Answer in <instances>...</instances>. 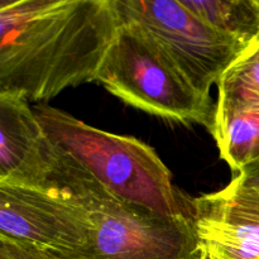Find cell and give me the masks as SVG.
I'll return each instance as SVG.
<instances>
[{"mask_svg": "<svg viewBox=\"0 0 259 259\" xmlns=\"http://www.w3.org/2000/svg\"><path fill=\"white\" fill-rule=\"evenodd\" d=\"M120 27L115 0H2L0 93L46 104L94 82Z\"/></svg>", "mask_w": 259, "mask_h": 259, "instance_id": "obj_1", "label": "cell"}, {"mask_svg": "<svg viewBox=\"0 0 259 259\" xmlns=\"http://www.w3.org/2000/svg\"><path fill=\"white\" fill-rule=\"evenodd\" d=\"M32 106L53 144L114 197L161 217L194 219L195 199L175 186L148 144L89 125L48 104Z\"/></svg>", "mask_w": 259, "mask_h": 259, "instance_id": "obj_2", "label": "cell"}, {"mask_svg": "<svg viewBox=\"0 0 259 259\" xmlns=\"http://www.w3.org/2000/svg\"><path fill=\"white\" fill-rule=\"evenodd\" d=\"M96 81L144 113L212 131L217 104L211 96L199 93L158 46L134 25L121 22Z\"/></svg>", "mask_w": 259, "mask_h": 259, "instance_id": "obj_3", "label": "cell"}, {"mask_svg": "<svg viewBox=\"0 0 259 259\" xmlns=\"http://www.w3.org/2000/svg\"><path fill=\"white\" fill-rule=\"evenodd\" d=\"M120 20L139 28L199 93L211 86L248 45L212 28L177 0H115Z\"/></svg>", "mask_w": 259, "mask_h": 259, "instance_id": "obj_4", "label": "cell"}, {"mask_svg": "<svg viewBox=\"0 0 259 259\" xmlns=\"http://www.w3.org/2000/svg\"><path fill=\"white\" fill-rule=\"evenodd\" d=\"M94 223L88 250L77 259H199L194 219L166 218L100 190L82 202Z\"/></svg>", "mask_w": 259, "mask_h": 259, "instance_id": "obj_5", "label": "cell"}, {"mask_svg": "<svg viewBox=\"0 0 259 259\" xmlns=\"http://www.w3.org/2000/svg\"><path fill=\"white\" fill-rule=\"evenodd\" d=\"M93 233L89 210L68 195L0 184V239L56 259H77Z\"/></svg>", "mask_w": 259, "mask_h": 259, "instance_id": "obj_6", "label": "cell"}, {"mask_svg": "<svg viewBox=\"0 0 259 259\" xmlns=\"http://www.w3.org/2000/svg\"><path fill=\"white\" fill-rule=\"evenodd\" d=\"M60 152L29 101L0 93V184L55 190Z\"/></svg>", "mask_w": 259, "mask_h": 259, "instance_id": "obj_7", "label": "cell"}, {"mask_svg": "<svg viewBox=\"0 0 259 259\" xmlns=\"http://www.w3.org/2000/svg\"><path fill=\"white\" fill-rule=\"evenodd\" d=\"M195 229L207 259H259V189L230 182L195 199Z\"/></svg>", "mask_w": 259, "mask_h": 259, "instance_id": "obj_8", "label": "cell"}, {"mask_svg": "<svg viewBox=\"0 0 259 259\" xmlns=\"http://www.w3.org/2000/svg\"><path fill=\"white\" fill-rule=\"evenodd\" d=\"M210 133L217 142L220 157L239 174L259 159V100L217 109Z\"/></svg>", "mask_w": 259, "mask_h": 259, "instance_id": "obj_9", "label": "cell"}, {"mask_svg": "<svg viewBox=\"0 0 259 259\" xmlns=\"http://www.w3.org/2000/svg\"><path fill=\"white\" fill-rule=\"evenodd\" d=\"M219 32L249 45L259 34V0H180Z\"/></svg>", "mask_w": 259, "mask_h": 259, "instance_id": "obj_10", "label": "cell"}, {"mask_svg": "<svg viewBox=\"0 0 259 259\" xmlns=\"http://www.w3.org/2000/svg\"><path fill=\"white\" fill-rule=\"evenodd\" d=\"M218 90L217 109L259 100V34L225 71Z\"/></svg>", "mask_w": 259, "mask_h": 259, "instance_id": "obj_11", "label": "cell"}, {"mask_svg": "<svg viewBox=\"0 0 259 259\" xmlns=\"http://www.w3.org/2000/svg\"><path fill=\"white\" fill-rule=\"evenodd\" d=\"M0 259H56L34 248L0 239Z\"/></svg>", "mask_w": 259, "mask_h": 259, "instance_id": "obj_12", "label": "cell"}, {"mask_svg": "<svg viewBox=\"0 0 259 259\" xmlns=\"http://www.w3.org/2000/svg\"><path fill=\"white\" fill-rule=\"evenodd\" d=\"M232 182L238 186L257 187L259 189V159L244 167L239 174H237V176L232 180Z\"/></svg>", "mask_w": 259, "mask_h": 259, "instance_id": "obj_13", "label": "cell"}, {"mask_svg": "<svg viewBox=\"0 0 259 259\" xmlns=\"http://www.w3.org/2000/svg\"><path fill=\"white\" fill-rule=\"evenodd\" d=\"M199 259H207V257H206V254H205V252H204V254L201 255V257H200Z\"/></svg>", "mask_w": 259, "mask_h": 259, "instance_id": "obj_14", "label": "cell"}]
</instances>
